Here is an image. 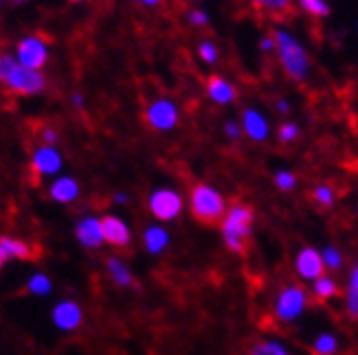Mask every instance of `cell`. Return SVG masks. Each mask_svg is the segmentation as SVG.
I'll return each mask as SVG.
<instances>
[{
	"instance_id": "1",
	"label": "cell",
	"mask_w": 358,
	"mask_h": 355,
	"mask_svg": "<svg viewBox=\"0 0 358 355\" xmlns=\"http://www.w3.org/2000/svg\"><path fill=\"white\" fill-rule=\"evenodd\" d=\"M275 40V57L284 70V75L295 83H306L313 73V59L308 48L303 46V42L289 29H275L273 33Z\"/></svg>"
},
{
	"instance_id": "2",
	"label": "cell",
	"mask_w": 358,
	"mask_h": 355,
	"mask_svg": "<svg viewBox=\"0 0 358 355\" xmlns=\"http://www.w3.org/2000/svg\"><path fill=\"white\" fill-rule=\"evenodd\" d=\"M0 85L13 94L35 96L46 90V77L40 70H29L17 63L15 55L0 52Z\"/></svg>"
},
{
	"instance_id": "3",
	"label": "cell",
	"mask_w": 358,
	"mask_h": 355,
	"mask_svg": "<svg viewBox=\"0 0 358 355\" xmlns=\"http://www.w3.org/2000/svg\"><path fill=\"white\" fill-rule=\"evenodd\" d=\"M254 222H256V214L249 205L234 203L227 207L225 216L221 220V238L231 253L245 251L247 240L254 234Z\"/></svg>"
},
{
	"instance_id": "4",
	"label": "cell",
	"mask_w": 358,
	"mask_h": 355,
	"mask_svg": "<svg viewBox=\"0 0 358 355\" xmlns=\"http://www.w3.org/2000/svg\"><path fill=\"white\" fill-rule=\"evenodd\" d=\"M308 305H310V292L306 290V286L291 281V283H284L275 292L271 312L280 325H293L306 314Z\"/></svg>"
},
{
	"instance_id": "5",
	"label": "cell",
	"mask_w": 358,
	"mask_h": 355,
	"mask_svg": "<svg viewBox=\"0 0 358 355\" xmlns=\"http://www.w3.org/2000/svg\"><path fill=\"white\" fill-rule=\"evenodd\" d=\"M188 207L192 211V216L199 222L212 225V222L223 220L225 211H227V201L223 197V192L217 190L214 186H210V183H196L190 190Z\"/></svg>"
},
{
	"instance_id": "6",
	"label": "cell",
	"mask_w": 358,
	"mask_h": 355,
	"mask_svg": "<svg viewBox=\"0 0 358 355\" xmlns=\"http://www.w3.org/2000/svg\"><path fill=\"white\" fill-rule=\"evenodd\" d=\"M149 209L159 222H171L184 211V197L173 188H157L149 197Z\"/></svg>"
},
{
	"instance_id": "7",
	"label": "cell",
	"mask_w": 358,
	"mask_h": 355,
	"mask_svg": "<svg viewBox=\"0 0 358 355\" xmlns=\"http://www.w3.org/2000/svg\"><path fill=\"white\" fill-rule=\"evenodd\" d=\"M50 55V48L48 42L42 40L40 35H27L20 42L15 44V59L17 63H22L29 70H40L46 66Z\"/></svg>"
},
{
	"instance_id": "8",
	"label": "cell",
	"mask_w": 358,
	"mask_h": 355,
	"mask_svg": "<svg viewBox=\"0 0 358 355\" xmlns=\"http://www.w3.org/2000/svg\"><path fill=\"white\" fill-rule=\"evenodd\" d=\"M145 118L151 129L166 133V131H173L179 124V107L171 98H155L147 105Z\"/></svg>"
},
{
	"instance_id": "9",
	"label": "cell",
	"mask_w": 358,
	"mask_h": 355,
	"mask_svg": "<svg viewBox=\"0 0 358 355\" xmlns=\"http://www.w3.org/2000/svg\"><path fill=\"white\" fill-rule=\"evenodd\" d=\"M293 269H295V275L306 283H313L317 277L326 275L324 262H321V253L315 246H301L299 248L293 257Z\"/></svg>"
},
{
	"instance_id": "10",
	"label": "cell",
	"mask_w": 358,
	"mask_h": 355,
	"mask_svg": "<svg viewBox=\"0 0 358 355\" xmlns=\"http://www.w3.org/2000/svg\"><path fill=\"white\" fill-rule=\"evenodd\" d=\"M241 129L247 139L262 144L268 137H271V122H268L266 114L258 107H245L241 114Z\"/></svg>"
},
{
	"instance_id": "11",
	"label": "cell",
	"mask_w": 358,
	"mask_h": 355,
	"mask_svg": "<svg viewBox=\"0 0 358 355\" xmlns=\"http://www.w3.org/2000/svg\"><path fill=\"white\" fill-rule=\"evenodd\" d=\"M52 323H55V327L59 331H77L83 323V310L81 305L77 303V301H59V303L52 308Z\"/></svg>"
},
{
	"instance_id": "12",
	"label": "cell",
	"mask_w": 358,
	"mask_h": 355,
	"mask_svg": "<svg viewBox=\"0 0 358 355\" xmlns=\"http://www.w3.org/2000/svg\"><path fill=\"white\" fill-rule=\"evenodd\" d=\"M31 164H33V170L40 176H55L64 166V157L57 151V146L42 144L40 149H35V153L31 157Z\"/></svg>"
},
{
	"instance_id": "13",
	"label": "cell",
	"mask_w": 358,
	"mask_h": 355,
	"mask_svg": "<svg viewBox=\"0 0 358 355\" xmlns=\"http://www.w3.org/2000/svg\"><path fill=\"white\" fill-rule=\"evenodd\" d=\"M206 94H208V98H210L214 105H221V107H227V105H231V103L236 100L238 90H236V85L231 83L229 79H225V77H221V75H214V77L208 79Z\"/></svg>"
},
{
	"instance_id": "14",
	"label": "cell",
	"mask_w": 358,
	"mask_h": 355,
	"mask_svg": "<svg viewBox=\"0 0 358 355\" xmlns=\"http://www.w3.org/2000/svg\"><path fill=\"white\" fill-rule=\"evenodd\" d=\"M103 227V238L105 242H110L112 246H127L131 242V229L118 216H103L101 218Z\"/></svg>"
},
{
	"instance_id": "15",
	"label": "cell",
	"mask_w": 358,
	"mask_h": 355,
	"mask_svg": "<svg viewBox=\"0 0 358 355\" xmlns=\"http://www.w3.org/2000/svg\"><path fill=\"white\" fill-rule=\"evenodd\" d=\"M75 234H77V240L81 242V246H85V248H99L105 242L101 218H96V216L81 218L75 227Z\"/></svg>"
},
{
	"instance_id": "16",
	"label": "cell",
	"mask_w": 358,
	"mask_h": 355,
	"mask_svg": "<svg viewBox=\"0 0 358 355\" xmlns=\"http://www.w3.org/2000/svg\"><path fill=\"white\" fill-rule=\"evenodd\" d=\"M343 310L350 321H358V262L352 264L348 271L343 286Z\"/></svg>"
},
{
	"instance_id": "17",
	"label": "cell",
	"mask_w": 358,
	"mask_h": 355,
	"mask_svg": "<svg viewBox=\"0 0 358 355\" xmlns=\"http://www.w3.org/2000/svg\"><path fill=\"white\" fill-rule=\"evenodd\" d=\"M79 192H81V188H79L77 179H73V176H59V179H55L50 186V199L55 203L66 205V203L77 201Z\"/></svg>"
},
{
	"instance_id": "18",
	"label": "cell",
	"mask_w": 358,
	"mask_h": 355,
	"mask_svg": "<svg viewBox=\"0 0 358 355\" xmlns=\"http://www.w3.org/2000/svg\"><path fill=\"white\" fill-rule=\"evenodd\" d=\"M31 257V246L22 240L9 236H0V269L11 259H27Z\"/></svg>"
},
{
	"instance_id": "19",
	"label": "cell",
	"mask_w": 358,
	"mask_h": 355,
	"mask_svg": "<svg viewBox=\"0 0 358 355\" xmlns=\"http://www.w3.org/2000/svg\"><path fill=\"white\" fill-rule=\"evenodd\" d=\"M338 294H341V286H338V281L330 273L317 277L310 283V296L321 301V303H328V301L336 299Z\"/></svg>"
},
{
	"instance_id": "20",
	"label": "cell",
	"mask_w": 358,
	"mask_h": 355,
	"mask_svg": "<svg viewBox=\"0 0 358 355\" xmlns=\"http://www.w3.org/2000/svg\"><path fill=\"white\" fill-rule=\"evenodd\" d=\"M145 248L151 253V255H159L164 253L169 244H171V234L166 232V229L162 225H151L145 229Z\"/></svg>"
},
{
	"instance_id": "21",
	"label": "cell",
	"mask_w": 358,
	"mask_h": 355,
	"mask_svg": "<svg viewBox=\"0 0 358 355\" xmlns=\"http://www.w3.org/2000/svg\"><path fill=\"white\" fill-rule=\"evenodd\" d=\"M313 355H338L341 353V340L334 331H319L310 342Z\"/></svg>"
},
{
	"instance_id": "22",
	"label": "cell",
	"mask_w": 358,
	"mask_h": 355,
	"mask_svg": "<svg viewBox=\"0 0 358 355\" xmlns=\"http://www.w3.org/2000/svg\"><path fill=\"white\" fill-rule=\"evenodd\" d=\"M105 266H107V273H110V279L116 283L118 288H131L134 286V275L124 262H120L118 257H110Z\"/></svg>"
},
{
	"instance_id": "23",
	"label": "cell",
	"mask_w": 358,
	"mask_h": 355,
	"mask_svg": "<svg viewBox=\"0 0 358 355\" xmlns=\"http://www.w3.org/2000/svg\"><path fill=\"white\" fill-rule=\"evenodd\" d=\"M319 253H321V262H324L326 273H338V271H343V266H345V255H343V251H341L338 246L326 244V246H321V248H319Z\"/></svg>"
},
{
	"instance_id": "24",
	"label": "cell",
	"mask_w": 358,
	"mask_h": 355,
	"mask_svg": "<svg viewBox=\"0 0 358 355\" xmlns=\"http://www.w3.org/2000/svg\"><path fill=\"white\" fill-rule=\"evenodd\" d=\"M310 197H313V203H315L317 207H321V209H330V207H334V203H336V199H338V194H336L334 186H330V183H319V186L313 188Z\"/></svg>"
},
{
	"instance_id": "25",
	"label": "cell",
	"mask_w": 358,
	"mask_h": 355,
	"mask_svg": "<svg viewBox=\"0 0 358 355\" xmlns=\"http://www.w3.org/2000/svg\"><path fill=\"white\" fill-rule=\"evenodd\" d=\"M249 355H291V351L278 338H264L249 349Z\"/></svg>"
},
{
	"instance_id": "26",
	"label": "cell",
	"mask_w": 358,
	"mask_h": 355,
	"mask_svg": "<svg viewBox=\"0 0 358 355\" xmlns=\"http://www.w3.org/2000/svg\"><path fill=\"white\" fill-rule=\"evenodd\" d=\"M27 290H29L31 294H35V296H48V294L52 292V281H50V277L44 275V273H35V275H31L29 281H27Z\"/></svg>"
},
{
	"instance_id": "27",
	"label": "cell",
	"mask_w": 358,
	"mask_h": 355,
	"mask_svg": "<svg viewBox=\"0 0 358 355\" xmlns=\"http://www.w3.org/2000/svg\"><path fill=\"white\" fill-rule=\"evenodd\" d=\"M275 137H278L280 144H295V142L301 137V127L295 120H286L278 127Z\"/></svg>"
},
{
	"instance_id": "28",
	"label": "cell",
	"mask_w": 358,
	"mask_h": 355,
	"mask_svg": "<svg viewBox=\"0 0 358 355\" xmlns=\"http://www.w3.org/2000/svg\"><path fill=\"white\" fill-rule=\"evenodd\" d=\"M297 5H299V9L301 11H306L308 15H313V17H328L330 15V3L328 0H297Z\"/></svg>"
},
{
	"instance_id": "29",
	"label": "cell",
	"mask_w": 358,
	"mask_h": 355,
	"mask_svg": "<svg viewBox=\"0 0 358 355\" xmlns=\"http://www.w3.org/2000/svg\"><path fill=\"white\" fill-rule=\"evenodd\" d=\"M273 186L280 192H293L297 188V174L289 168H278L273 172Z\"/></svg>"
},
{
	"instance_id": "30",
	"label": "cell",
	"mask_w": 358,
	"mask_h": 355,
	"mask_svg": "<svg viewBox=\"0 0 358 355\" xmlns=\"http://www.w3.org/2000/svg\"><path fill=\"white\" fill-rule=\"evenodd\" d=\"M196 55H199V59L208 66H214L219 61V46L214 44L212 40H201L199 46H196Z\"/></svg>"
},
{
	"instance_id": "31",
	"label": "cell",
	"mask_w": 358,
	"mask_h": 355,
	"mask_svg": "<svg viewBox=\"0 0 358 355\" xmlns=\"http://www.w3.org/2000/svg\"><path fill=\"white\" fill-rule=\"evenodd\" d=\"M247 3L271 11V13H284L291 9V0H247Z\"/></svg>"
},
{
	"instance_id": "32",
	"label": "cell",
	"mask_w": 358,
	"mask_h": 355,
	"mask_svg": "<svg viewBox=\"0 0 358 355\" xmlns=\"http://www.w3.org/2000/svg\"><path fill=\"white\" fill-rule=\"evenodd\" d=\"M188 22L194 29H206L210 24V15L203 9H190L188 11Z\"/></svg>"
},
{
	"instance_id": "33",
	"label": "cell",
	"mask_w": 358,
	"mask_h": 355,
	"mask_svg": "<svg viewBox=\"0 0 358 355\" xmlns=\"http://www.w3.org/2000/svg\"><path fill=\"white\" fill-rule=\"evenodd\" d=\"M223 135L229 142H238L243 137V129H241V122L238 120H225L223 122Z\"/></svg>"
},
{
	"instance_id": "34",
	"label": "cell",
	"mask_w": 358,
	"mask_h": 355,
	"mask_svg": "<svg viewBox=\"0 0 358 355\" xmlns=\"http://www.w3.org/2000/svg\"><path fill=\"white\" fill-rule=\"evenodd\" d=\"M258 48H260V52H264V55H271V52H275V40H273V35H264V38H260Z\"/></svg>"
},
{
	"instance_id": "35",
	"label": "cell",
	"mask_w": 358,
	"mask_h": 355,
	"mask_svg": "<svg viewBox=\"0 0 358 355\" xmlns=\"http://www.w3.org/2000/svg\"><path fill=\"white\" fill-rule=\"evenodd\" d=\"M42 142H44V146H57V142H59V135L55 129H44L42 131Z\"/></svg>"
},
{
	"instance_id": "36",
	"label": "cell",
	"mask_w": 358,
	"mask_h": 355,
	"mask_svg": "<svg viewBox=\"0 0 358 355\" xmlns=\"http://www.w3.org/2000/svg\"><path fill=\"white\" fill-rule=\"evenodd\" d=\"M291 109H293V105H291L289 98H278V100H275V112H278L280 116H289Z\"/></svg>"
},
{
	"instance_id": "37",
	"label": "cell",
	"mask_w": 358,
	"mask_h": 355,
	"mask_svg": "<svg viewBox=\"0 0 358 355\" xmlns=\"http://www.w3.org/2000/svg\"><path fill=\"white\" fill-rule=\"evenodd\" d=\"M70 103H73L77 109H83V105H85V98H83V94H81V92H75L73 96H70Z\"/></svg>"
},
{
	"instance_id": "38",
	"label": "cell",
	"mask_w": 358,
	"mask_h": 355,
	"mask_svg": "<svg viewBox=\"0 0 358 355\" xmlns=\"http://www.w3.org/2000/svg\"><path fill=\"white\" fill-rule=\"evenodd\" d=\"M138 3L142 5V7H149V9H153V7H159L164 3V0H138Z\"/></svg>"
},
{
	"instance_id": "39",
	"label": "cell",
	"mask_w": 358,
	"mask_h": 355,
	"mask_svg": "<svg viewBox=\"0 0 358 355\" xmlns=\"http://www.w3.org/2000/svg\"><path fill=\"white\" fill-rule=\"evenodd\" d=\"M127 201H129L127 194H124V192H116V197H114V203H116V205H124Z\"/></svg>"
},
{
	"instance_id": "40",
	"label": "cell",
	"mask_w": 358,
	"mask_h": 355,
	"mask_svg": "<svg viewBox=\"0 0 358 355\" xmlns=\"http://www.w3.org/2000/svg\"><path fill=\"white\" fill-rule=\"evenodd\" d=\"M70 3H85V0H70Z\"/></svg>"
},
{
	"instance_id": "41",
	"label": "cell",
	"mask_w": 358,
	"mask_h": 355,
	"mask_svg": "<svg viewBox=\"0 0 358 355\" xmlns=\"http://www.w3.org/2000/svg\"><path fill=\"white\" fill-rule=\"evenodd\" d=\"M11 3H27V0H11Z\"/></svg>"
},
{
	"instance_id": "42",
	"label": "cell",
	"mask_w": 358,
	"mask_h": 355,
	"mask_svg": "<svg viewBox=\"0 0 358 355\" xmlns=\"http://www.w3.org/2000/svg\"><path fill=\"white\" fill-rule=\"evenodd\" d=\"M188 3H201V0H188Z\"/></svg>"
},
{
	"instance_id": "43",
	"label": "cell",
	"mask_w": 358,
	"mask_h": 355,
	"mask_svg": "<svg viewBox=\"0 0 358 355\" xmlns=\"http://www.w3.org/2000/svg\"><path fill=\"white\" fill-rule=\"evenodd\" d=\"M356 218H358V207H356Z\"/></svg>"
},
{
	"instance_id": "44",
	"label": "cell",
	"mask_w": 358,
	"mask_h": 355,
	"mask_svg": "<svg viewBox=\"0 0 358 355\" xmlns=\"http://www.w3.org/2000/svg\"><path fill=\"white\" fill-rule=\"evenodd\" d=\"M356 35H358V24H356Z\"/></svg>"
},
{
	"instance_id": "45",
	"label": "cell",
	"mask_w": 358,
	"mask_h": 355,
	"mask_svg": "<svg viewBox=\"0 0 358 355\" xmlns=\"http://www.w3.org/2000/svg\"><path fill=\"white\" fill-rule=\"evenodd\" d=\"M3 3H5V0H0V5H3Z\"/></svg>"
}]
</instances>
